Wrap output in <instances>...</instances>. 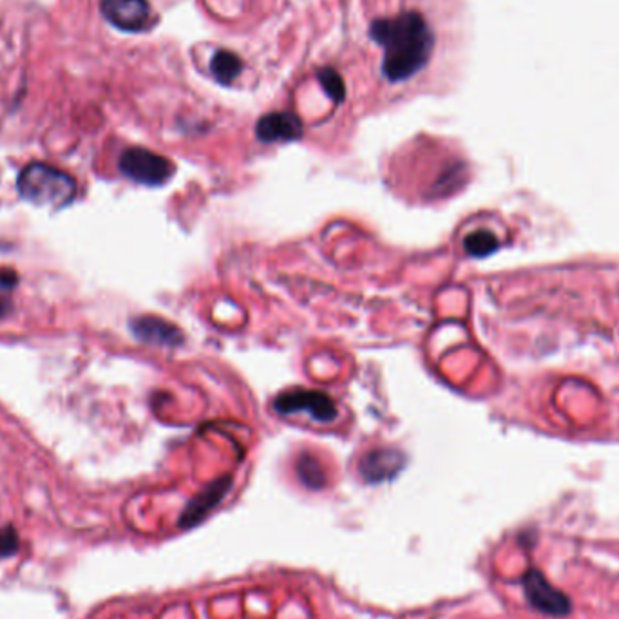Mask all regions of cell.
I'll list each match as a JSON object with an SVG mask.
<instances>
[{
	"mask_svg": "<svg viewBox=\"0 0 619 619\" xmlns=\"http://www.w3.org/2000/svg\"><path fill=\"white\" fill-rule=\"evenodd\" d=\"M370 35L384 49L382 71L390 82L415 76L428 64L435 44L428 22L417 12L379 19L372 24Z\"/></svg>",
	"mask_w": 619,
	"mask_h": 619,
	"instance_id": "6da1fadb",
	"label": "cell"
},
{
	"mask_svg": "<svg viewBox=\"0 0 619 619\" xmlns=\"http://www.w3.org/2000/svg\"><path fill=\"white\" fill-rule=\"evenodd\" d=\"M17 189L24 199L38 206L64 209L76 196V181L68 173L47 165L29 164L17 180Z\"/></svg>",
	"mask_w": 619,
	"mask_h": 619,
	"instance_id": "7a4b0ae2",
	"label": "cell"
},
{
	"mask_svg": "<svg viewBox=\"0 0 619 619\" xmlns=\"http://www.w3.org/2000/svg\"><path fill=\"white\" fill-rule=\"evenodd\" d=\"M120 171L124 173L125 178L149 185V187H158L167 183L173 174L176 173V167L171 160L160 154L141 149V147H133L127 149L122 158H120Z\"/></svg>",
	"mask_w": 619,
	"mask_h": 619,
	"instance_id": "3957f363",
	"label": "cell"
},
{
	"mask_svg": "<svg viewBox=\"0 0 619 619\" xmlns=\"http://www.w3.org/2000/svg\"><path fill=\"white\" fill-rule=\"evenodd\" d=\"M274 409L281 415H292V413H308L318 422H334L337 419L335 402L321 393L310 390H292L281 393L274 400Z\"/></svg>",
	"mask_w": 619,
	"mask_h": 619,
	"instance_id": "277c9868",
	"label": "cell"
},
{
	"mask_svg": "<svg viewBox=\"0 0 619 619\" xmlns=\"http://www.w3.org/2000/svg\"><path fill=\"white\" fill-rule=\"evenodd\" d=\"M522 583L526 598L535 610L552 617H563L571 614V599L561 591H558L552 583H549V580L538 569L527 571Z\"/></svg>",
	"mask_w": 619,
	"mask_h": 619,
	"instance_id": "5b68a950",
	"label": "cell"
},
{
	"mask_svg": "<svg viewBox=\"0 0 619 619\" xmlns=\"http://www.w3.org/2000/svg\"><path fill=\"white\" fill-rule=\"evenodd\" d=\"M230 487H232L230 477L218 478L211 486H206L183 509V512L180 516V527L192 529V527L199 526L206 519V516H209L221 503V500L227 496Z\"/></svg>",
	"mask_w": 619,
	"mask_h": 619,
	"instance_id": "8992f818",
	"label": "cell"
},
{
	"mask_svg": "<svg viewBox=\"0 0 619 619\" xmlns=\"http://www.w3.org/2000/svg\"><path fill=\"white\" fill-rule=\"evenodd\" d=\"M406 463L400 451L393 447H377L368 451L358 462V473L368 484H381L395 478Z\"/></svg>",
	"mask_w": 619,
	"mask_h": 619,
	"instance_id": "52a82bcc",
	"label": "cell"
},
{
	"mask_svg": "<svg viewBox=\"0 0 619 619\" xmlns=\"http://www.w3.org/2000/svg\"><path fill=\"white\" fill-rule=\"evenodd\" d=\"M101 12L113 26L122 31H141L150 24L147 0H103Z\"/></svg>",
	"mask_w": 619,
	"mask_h": 619,
	"instance_id": "ba28073f",
	"label": "cell"
},
{
	"mask_svg": "<svg viewBox=\"0 0 619 619\" xmlns=\"http://www.w3.org/2000/svg\"><path fill=\"white\" fill-rule=\"evenodd\" d=\"M131 330L138 341L152 346L176 348L183 342V334L178 326L154 316H141L133 319Z\"/></svg>",
	"mask_w": 619,
	"mask_h": 619,
	"instance_id": "9c48e42d",
	"label": "cell"
},
{
	"mask_svg": "<svg viewBox=\"0 0 619 619\" xmlns=\"http://www.w3.org/2000/svg\"><path fill=\"white\" fill-rule=\"evenodd\" d=\"M255 136L263 143L295 141L302 136V124L293 113H270L257 122Z\"/></svg>",
	"mask_w": 619,
	"mask_h": 619,
	"instance_id": "30bf717a",
	"label": "cell"
},
{
	"mask_svg": "<svg viewBox=\"0 0 619 619\" xmlns=\"http://www.w3.org/2000/svg\"><path fill=\"white\" fill-rule=\"evenodd\" d=\"M241 69H243L241 59L236 53H232V51H227V49L218 51L213 62H211L213 76L223 85L232 84L239 76Z\"/></svg>",
	"mask_w": 619,
	"mask_h": 619,
	"instance_id": "8fae6325",
	"label": "cell"
},
{
	"mask_svg": "<svg viewBox=\"0 0 619 619\" xmlns=\"http://www.w3.org/2000/svg\"><path fill=\"white\" fill-rule=\"evenodd\" d=\"M297 473L301 482L310 489H321L326 482L321 462L312 454H302L297 462Z\"/></svg>",
	"mask_w": 619,
	"mask_h": 619,
	"instance_id": "7c38bea8",
	"label": "cell"
},
{
	"mask_svg": "<svg viewBox=\"0 0 619 619\" xmlns=\"http://www.w3.org/2000/svg\"><path fill=\"white\" fill-rule=\"evenodd\" d=\"M498 237L486 229L471 232L466 239H463V248L473 257H486L493 253L498 248Z\"/></svg>",
	"mask_w": 619,
	"mask_h": 619,
	"instance_id": "4fadbf2b",
	"label": "cell"
},
{
	"mask_svg": "<svg viewBox=\"0 0 619 619\" xmlns=\"http://www.w3.org/2000/svg\"><path fill=\"white\" fill-rule=\"evenodd\" d=\"M318 78L323 85V89L326 91V94L334 100V101H342L344 96H346V87H344V80L342 76L332 69V68H325L318 73Z\"/></svg>",
	"mask_w": 619,
	"mask_h": 619,
	"instance_id": "5bb4252c",
	"label": "cell"
},
{
	"mask_svg": "<svg viewBox=\"0 0 619 619\" xmlns=\"http://www.w3.org/2000/svg\"><path fill=\"white\" fill-rule=\"evenodd\" d=\"M20 551V536L13 526L0 527V559L15 556Z\"/></svg>",
	"mask_w": 619,
	"mask_h": 619,
	"instance_id": "9a60e30c",
	"label": "cell"
}]
</instances>
